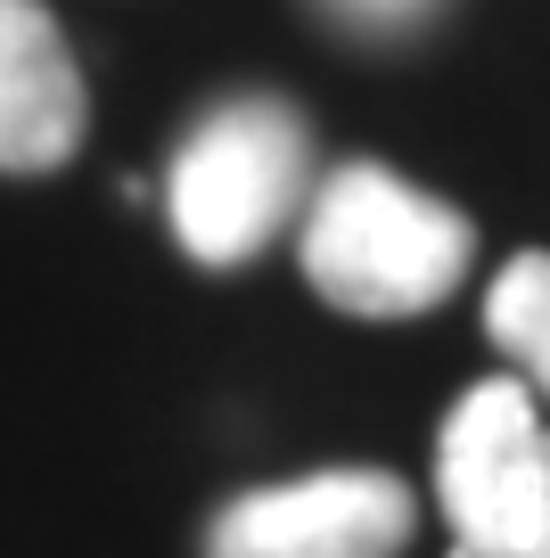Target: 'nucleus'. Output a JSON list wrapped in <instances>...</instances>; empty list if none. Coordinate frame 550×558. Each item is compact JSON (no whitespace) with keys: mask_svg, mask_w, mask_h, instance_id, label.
<instances>
[{"mask_svg":"<svg viewBox=\"0 0 550 558\" xmlns=\"http://www.w3.org/2000/svg\"><path fill=\"white\" fill-rule=\"evenodd\" d=\"M477 230L386 165H337L304 214V279L354 320H411L461 288Z\"/></svg>","mask_w":550,"mask_h":558,"instance_id":"obj_1","label":"nucleus"},{"mask_svg":"<svg viewBox=\"0 0 550 558\" xmlns=\"http://www.w3.org/2000/svg\"><path fill=\"white\" fill-rule=\"evenodd\" d=\"M304 173H312L304 116L288 99H230L172 157V230L198 263L230 271L255 246H272L279 222L304 206Z\"/></svg>","mask_w":550,"mask_h":558,"instance_id":"obj_2","label":"nucleus"},{"mask_svg":"<svg viewBox=\"0 0 550 558\" xmlns=\"http://www.w3.org/2000/svg\"><path fill=\"white\" fill-rule=\"evenodd\" d=\"M435 485L452 518V558H526L550 525V427L534 386L485 378L461 395L435 444Z\"/></svg>","mask_w":550,"mask_h":558,"instance_id":"obj_3","label":"nucleus"},{"mask_svg":"<svg viewBox=\"0 0 550 558\" xmlns=\"http://www.w3.org/2000/svg\"><path fill=\"white\" fill-rule=\"evenodd\" d=\"M411 485L386 469H321L239 493L214 518L206 558H395L411 542Z\"/></svg>","mask_w":550,"mask_h":558,"instance_id":"obj_4","label":"nucleus"},{"mask_svg":"<svg viewBox=\"0 0 550 558\" xmlns=\"http://www.w3.org/2000/svg\"><path fill=\"white\" fill-rule=\"evenodd\" d=\"M83 66L41 0H0V173H58L83 148Z\"/></svg>","mask_w":550,"mask_h":558,"instance_id":"obj_5","label":"nucleus"},{"mask_svg":"<svg viewBox=\"0 0 550 558\" xmlns=\"http://www.w3.org/2000/svg\"><path fill=\"white\" fill-rule=\"evenodd\" d=\"M485 329H493V345L526 369V386L550 395V255H517L510 271L493 279Z\"/></svg>","mask_w":550,"mask_h":558,"instance_id":"obj_6","label":"nucleus"},{"mask_svg":"<svg viewBox=\"0 0 550 558\" xmlns=\"http://www.w3.org/2000/svg\"><path fill=\"white\" fill-rule=\"evenodd\" d=\"M345 25H361V34H403V25H419L435 9V0H328Z\"/></svg>","mask_w":550,"mask_h":558,"instance_id":"obj_7","label":"nucleus"},{"mask_svg":"<svg viewBox=\"0 0 550 558\" xmlns=\"http://www.w3.org/2000/svg\"><path fill=\"white\" fill-rule=\"evenodd\" d=\"M526 558H550V525H542V542H534V550H526Z\"/></svg>","mask_w":550,"mask_h":558,"instance_id":"obj_8","label":"nucleus"}]
</instances>
